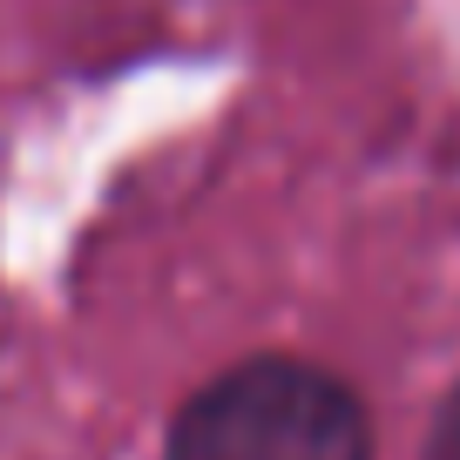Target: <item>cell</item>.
<instances>
[{"label": "cell", "instance_id": "6da1fadb", "mask_svg": "<svg viewBox=\"0 0 460 460\" xmlns=\"http://www.w3.org/2000/svg\"><path fill=\"white\" fill-rule=\"evenodd\" d=\"M170 460H373V420L318 366L251 359L176 413Z\"/></svg>", "mask_w": 460, "mask_h": 460}, {"label": "cell", "instance_id": "7a4b0ae2", "mask_svg": "<svg viewBox=\"0 0 460 460\" xmlns=\"http://www.w3.org/2000/svg\"><path fill=\"white\" fill-rule=\"evenodd\" d=\"M427 460H460V386H454V400L440 406V420H433V440H427Z\"/></svg>", "mask_w": 460, "mask_h": 460}]
</instances>
